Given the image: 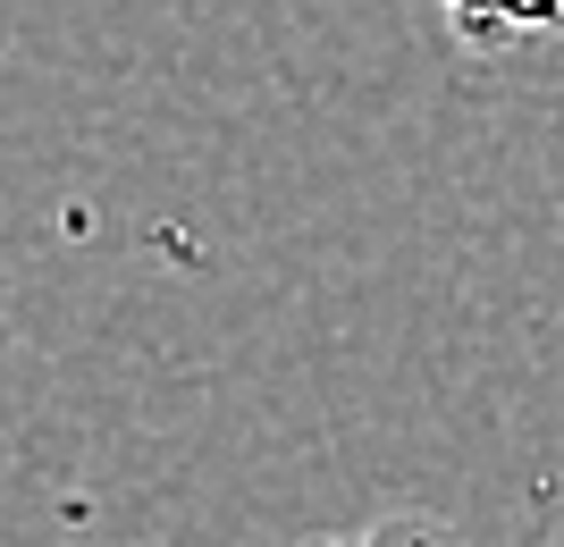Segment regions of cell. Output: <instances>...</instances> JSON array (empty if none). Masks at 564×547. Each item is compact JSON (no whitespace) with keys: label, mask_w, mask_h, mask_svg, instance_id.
I'll return each instance as SVG.
<instances>
[{"label":"cell","mask_w":564,"mask_h":547,"mask_svg":"<svg viewBox=\"0 0 564 547\" xmlns=\"http://www.w3.org/2000/svg\"><path fill=\"white\" fill-rule=\"evenodd\" d=\"M304 547H464L447 523H430V514H379V523H362V530H321V539H304Z\"/></svg>","instance_id":"1"}]
</instances>
